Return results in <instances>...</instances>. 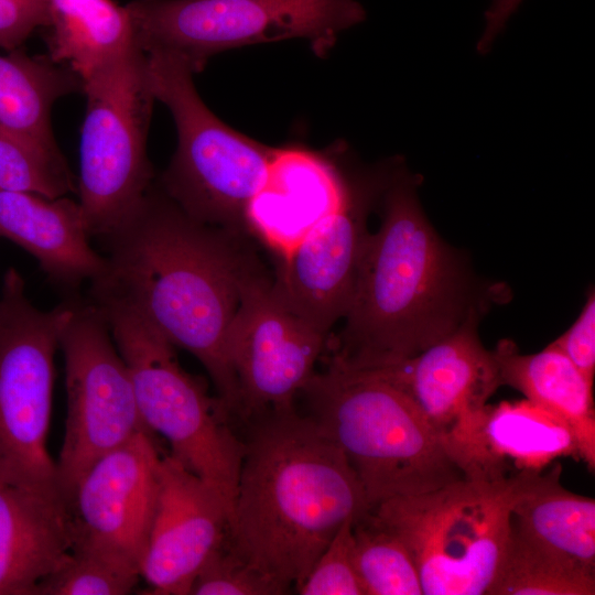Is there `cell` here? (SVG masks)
Segmentation results:
<instances>
[{
    "instance_id": "obj_18",
    "label": "cell",
    "mask_w": 595,
    "mask_h": 595,
    "mask_svg": "<svg viewBox=\"0 0 595 595\" xmlns=\"http://www.w3.org/2000/svg\"><path fill=\"white\" fill-rule=\"evenodd\" d=\"M72 543L69 502L61 489L0 484V595H35Z\"/></svg>"
},
{
    "instance_id": "obj_27",
    "label": "cell",
    "mask_w": 595,
    "mask_h": 595,
    "mask_svg": "<svg viewBox=\"0 0 595 595\" xmlns=\"http://www.w3.org/2000/svg\"><path fill=\"white\" fill-rule=\"evenodd\" d=\"M0 191L58 198L77 190L62 153L50 152L0 123Z\"/></svg>"
},
{
    "instance_id": "obj_14",
    "label": "cell",
    "mask_w": 595,
    "mask_h": 595,
    "mask_svg": "<svg viewBox=\"0 0 595 595\" xmlns=\"http://www.w3.org/2000/svg\"><path fill=\"white\" fill-rule=\"evenodd\" d=\"M401 164L394 160L359 174L344 206L275 259L271 277L274 293L327 338L349 307L370 235L369 214Z\"/></svg>"
},
{
    "instance_id": "obj_11",
    "label": "cell",
    "mask_w": 595,
    "mask_h": 595,
    "mask_svg": "<svg viewBox=\"0 0 595 595\" xmlns=\"http://www.w3.org/2000/svg\"><path fill=\"white\" fill-rule=\"evenodd\" d=\"M483 313L473 311L454 332L412 357L369 369L416 404L466 478L508 475L486 435L487 401L502 385L495 353L478 335Z\"/></svg>"
},
{
    "instance_id": "obj_2",
    "label": "cell",
    "mask_w": 595,
    "mask_h": 595,
    "mask_svg": "<svg viewBox=\"0 0 595 595\" xmlns=\"http://www.w3.org/2000/svg\"><path fill=\"white\" fill-rule=\"evenodd\" d=\"M421 178L403 165L382 193L344 325L328 337L325 363L369 370L412 357L454 332L475 310L466 263L423 213Z\"/></svg>"
},
{
    "instance_id": "obj_32",
    "label": "cell",
    "mask_w": 595,
    "mask_h": 595,
    "mask_svg": "<svg viewBox=\"0 0 595 595\" xmlns=\"http://www.w3.org/2000/svg\"><path fill=\"white\" fill-rule=\"evenodd\" d=\"M47 21V0H0V47L8 52L20 48Z\"/></svg>"
},
{
    "instance_id": "obj_1",
    "label": "cell",
    "mask_w": 595,
    "mask_h": 595,
    "mask_svg": "<svg viewBox=\"0 0 595 595\" xmlns=\"http://www.w3.org/2000/svg\"><path fill=\"white\" fill-rule=\"evenodd\" d=\"M106 240L110 251L94 281L96 301L129 306L174 347L192 354L238 419L227 338L247 281L263 268L253 239L194 219L152 184Z\"/></svg>"
},
{
    "instance_id": "obj_15",
    "label": "cell",
    "mask_w": 595,
    "mask_h": 595,
    "mask_svg": "<svg viewBox=\"0 0 595 595\" xmlns=\"http://www.w3.org/2000/svg\"><path fill=\"white\" fill-rule=\"evenodd\" d=\"M154 434L140 432L98 458L68 502L73 543L140 575L159 486Z\"/></svg>"
},
{
    "instance_id": "obj_17",
    "label": "cell",
    "mask_w": 595,
    "mask_h": 595,
    "mask_svg": "<svg viewBox=\"0 0 595 595\" xmlns=\"http://www.w3.org/2000/svg\"><path fill=\"white\" fill-rule=\"evenodd\" d=\"M359 174L301 147L275 148L266 177L248 205L250 237L280 258L340 209Z\"/></svg>"
},
{
    "instance_id": "obj_4",
    "label": "cell",
    "mask_w": 595,
    "mask_h": 595,
    "mask_svg": "<svg viewBox=\"0 0 595 595\" xmlns=\"http://www.w3.org/2000/svg\"><path fill=\"white\" fill-rule=\"evenodd\" d=\"M300 396L345 455L369 509L465 478L416 404L376 374L325 363Z\"/></svg>"
},
{
    "instance_id": "obj_6",
    "label": "cell",
    "mask_w": 595,
    "mask_h": 595,
    "mask_svg": "<svg viewBox=\"0 0 595 595\" xmlns=\"http://www.w3.org/2000/svg\"><path fill=\"white\" fill-rule=\"evenodd\" d=\"M95 305L129 368L148 429L169 443L170 455L232 508L244 442L220 399L182 368L174 346L136 311L117 301Z\"/></svg>"
},
{
    "instance_id": "obj_12",
    "label": "cell",
    "mask_w": 595,
    "mask_h": 595,
    "mask_svg": "<svg viewBox=\"0 0 595 595\" xmlns=\"http://www.w3.org/2000/svg\"><path fill=\"white\" fill-rule=\"evenodd\" d=\"M60 348L67 411L56 468L60 488L69 499L98 458L151 431L141 416L129 368L96 305H74Z\"/></svg>"
},
{
    "instance_id": "obj_5",
    "label": "cell",
    "mask_w": 595,
    "mask_h": 595,
    "mask_svg": "<svg viewBox=\"0 0 595 595\" xmlns=\"http://www.w3.org/2000/svg\"><path fill=\"white\" fill-rule=\"evenodd\" d=\"M534 470L462 478L369 511L405 545L423 595H487L505 556L511 510Z\"/></svg>"
},
{
    "instance_id": "obj_16",
    "label": "cell",
    "mask_w": 595,
    "mask_h": 595,
    "mask_svg": "<svg viewBox=\"0 0 595 595\" xmlns=\"http://www.w3.org/2000/svg\"><path fill=\"white\" fill-rule=\"evenodd\" d=\"M231 508L172 455L161 458L160 486L140 569L152 594L191 595L209 554L226 538Z\"/></svg>"
},
{
    "instance_id": "obj_10",
    "label": "cell",
    "mask_w": 595,
    "mask_h": 595,
    "mask_svg": "<svg viewBox=\"0 0 595 595\" xmlns=\"http://www.w3.org/2000/svg\"><path fill=\"white\" fill-rule=\"evenodd\" d=\"M74 305L42 311L11 268L0 291V484L61 489L47 448L54 355Z\"/></svg>"
},
{
    "instance_id": "obj_29",
    "label": "cell",
    "mask_w": 595,
    "mask_h": 595,
    "mask_svg": "<svg viewBox=\"0 0 595 595\" xmlns=\"http://www.w3.org/2000/svg\"><path fill=\"white\" fill-rule=\"evenodd\" d=\"M283 594H289V592L242 559L230 547L227 536L206 559L191 589V595Z\"/></svg>"
},
{
    "instance_id": "obj_9",
    "label": "cell",
    "mask_w": 595,
    "mask_h": 595,
    "mask_svg": "<svg viewBox=\"0 0 595 595\" xmlns=\"http://www.w3.org/2000/svg\"><path fill=\"white\" fill-rule=\"evenodd\" d=\"M78 203L89 236L113 235L152 186L147 139L155 97L136 44L83 80Z\"/></svg>"
},
{
    "instance_id": "obj_26",
    "label": "cell",
    "mask_w": 595,
    "mask_h": 595,
    "mask_svg": "<svg viewBox=\"0 0 595 595\" xmlns=\"http://www.w3.org/2000/svg\"><path fill=\"white\" fill-rule=\"evenodd\" d=\"M354 560L365 595H422L420 576L403 542L369 509L353 521Z\"/></svg>"
},
{
    "instance_id": "obj_7",
    "label": "cell",
    "mask_w": 595,
    "mask_h": 595,
    "mask_svg": "<svg viewBox=\"0 0 595 595\" xmlns=\"http://www.w3.org/2000/svg\"><path fill=\"white\" fill-rule=\"evenodd\" d=\"M155 100L170 110L177 148L162 190L194 219L248 235L246 213L261 186L274 149L231 129L198 95L192 69L180 58L147 54Z\"/></svg>"
},
{
    "instance_id": "obj_24",
    "label": "cell",
    "mask_w": 595,
    "mask_h": 595,
    "mask_svg": "<svg viewBox=\"0 0 595 595\" xmlns=\"http://www.w3.org/2000/svg\"><path fill=\"white\" fill-rule=\"evenodd\" d=\"M487 442L502 462L520 469L541 470L559 457H578L576 440L558 416L532 402H501L490 409Z\"/></svg>"
},
{
    "instance_id": "obj_8",
    "label": "cell",
    "mask_w": 595,
    "mask_h": 595,
    "mask_svg": "<svg viewBox=\"0 0 595 595\" xmlns=\"http://www.w3.org/2000/svg\"><path fill=\"white\" fill-rule=\"evenodd\" d=\"M125 8L145 54L175 56L193 73L220 52L292 39L324 56L366 19L357 0H133Z\"/></svg>"
},
{
    "instance_id": "obj_30",
    "label": "cell",
    "mask_w": 595,
    "mask_h": 595,
    "mask_svg": "<svg viewBox=\"0 0 595 595\" xmlns=\"http://www.w3.org/2000/svg\"><path fill=\"white\" fill-rule=\"evenodd\" d=\"M347 519L296 588L301 595H365L354 560L353 521Z\"/></svg>"
},
{
    "instance_id": "obj_33",
    "label": "cell",
    "mask_w": 595,
    "mask_h": 595,
    "mask_svg": "<svg viewBox=\"0 0 595 595\" xmlns=\"http://www.w3.org/2000/svg\"><path fill=\"white\" fill-rule=\"evenodd\" d=\"M522 0H491L485 12V29L477 43V51L487 53L496 36L504 30Z\"/></svg>"
},
{
    "instance_id": "obj_13",
    "label": "cell",
    "mask_w": 595,
    "mask_h": 595,
    "mask_svg": "<svg viewBox=\"0 0 595 595\" xmlns=\"http://www.w3.org/2000/svg\"><path fill=\"white\" fill-rule=\"evenodd\" d=\"M328 338L307 325L277 296L261 268L247 281L227 338L244 422L294 409L316 371Z\"/></svg>"
},
{
    "instance_id": "obj_23",
    "label": "cell",
    "mask_w": 595,
    "mask_h": 595,
    "mask_svg": "<svg viewBox=\"0 0 595 595\" xmlns=\"http://www.w3.org/2000/svg\"><path fill=\"white\" fill-rule=\"evenodd\" d=\"M77 91L82 79L48 56H30L21 47L0 54V123L50 152L61 153L52 132L53 105Z\"/></svg>"
},
{
    "instance_id": "obj_28",
    "label": "cell",
    "mask_w": 595,
    "mask_h": 595,
    "mask_svg": "<svg viewBox=\"0 0 595 595\" xmlns=\"http://www.w3.org/2000/svg\"><path fill=\"white\" fill-rule=\"evenodd\" d=\"M139 574L95 553L71 549L39 583L35 595H123Z\"/></svg>"
},
{
    "instance_id": "obj_25",
    "label": "cell",
    "mask_w": 595,
    "mask_h": 595,
    "mask_svg": "<svg viewBox=\"0 0 595 595\" xmlns=\"http://www.w3.org/2000/svg\"><path fill=\"white\" fill-rule=\"evenodd\" d=\"M595 572L543 552L509 533L487 595H594Z\"/></svg>"
},
{
    "instance_id": "obj_20",
    "label": "cell",
    "mask_w": 595,
    "mask_h": 595,
    "mask_svg": "<svg viewBox=\"0 0 595 595\" xmlns=\"http://www.w3.org/2000/svg\"><path fill=\"white\" fill-rule=\"evenodd\" d=\"M501 385L522 392L527 400L561 419L572 431L581 458L595 468L593 381L552 345L523 355L512 340L494 349Z\"/></svg>"
},
{
    "instance_id": "obj_22",
    "label": "cell",
    "mask_w": 595,
    "mask_h": 595,
    "mask_svg": "<svg viewBox=\"0 0 595 595\" xmlns=\"http://www.w3.org/2000/svg\"><path fill=\"white\" fill-rule=\"evenodd\" d=\"M48 58L82 82L137 43L130 17L113 0H47Z\"/></svg>"
},
{
    "instance_id": "obj_21",
    "label": "cell",
    "mask_w": 595,
    "mask_h": 595,
    "mask_svg": "<svg viewBox=\"0 0 595 595\" xmlns=\"http://www.w3.org/2000/svg\"><path fill=\"white\" fill-rule=\"evenodd\" d=\"M561 465L534 470L511 510L510 533L555 558L595 572V500L564 488Z\"/></svg>"
},
{
    "instance_id": "obj_31",
    "label": "cell",
    "mask_w": 595,
    "mask_h": 595,
    "mask_svg": "<svg viewBox=\"0 0 595 595\" xmlns=\"http://www.w3.org/2000/svg\"><path fill=\"white\" fill-rule=\"evenodd\" d=\"M550 345L560 350L588 380L595 374V294L592 290L578 317Z\"/></svg>"
},
{
    "instance_id": "obj_19",
    "label": "cell",
    "mask_w": 595,
    "mask_h": 595,
    "mask_svg": "<svg viewBox=\"0 0 595 595\" xmlns=\"http://www.w3.org/2000/svg\"><path fill=\"white\" fill-rule=\"evenodd\" d=\"M0 237L10 239L64 284L97 280L106 258L89 245L78 201L33 193L0 191Z\"/></svg>"
},
{
    "instance_id": "obj_3",
    "label": "cell",
    "mask_w": 595,
    "mask_h": 595,
    "mask_svg": "<svg viewBox=\"0 0 595 595\" xmlns=\"http://www.w3.org/2000/svg\"><path fill=\"white\" fill-rule=\"evenodd\" d=\"M227 540L289 593L343 523L369 509L339 447L294 409L248 420Z\"/></svg>"
}]
</instances>
